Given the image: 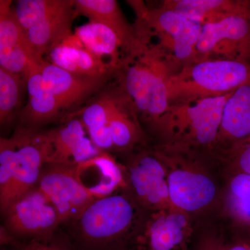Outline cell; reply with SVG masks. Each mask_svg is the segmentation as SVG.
I'll list each match as a JSON object with an SVG mask.
<instances>
[{"mask_svg": "<svg viewBox=\"0 0 250 250\" xmlns=\"http://www.w3.org/2000/svg\"><path fill=\"white\" fill-rule=\"evenodd\" d=\"M232 93L170 104L165 113L154 123L174 146L214 144L220 131L224 106Z\"/></svg>", "mask_w": 250, "mask_h": 250, "instance_id": "7a4b0ae2", "label": "cell"}, {"mask_svg": "<svg viewBox=\"0 0 250 250\" xmlns=\"http://www.w3.org/2000/svg\"><path fill=\"white\" fill-rule=\"evenodd\" d=\"M16 250H75L69 242L55 234L46 238L29 240Z\"/></svg>", "mask_w": 250, "mask_h": 250, "instance_id": "f546056e", "label": "cell"}, {"mask_svg": "<svg viewBox=\"0 0 250 250\" xmlns=\"http://www.w3.org/2000/svg\"><path fill=\"white\" fill-rule=\"evenodd\" d=\"M202 250H223V246L215 243H207L204 246Z\"/></svg>", "mask_w": 250, "mask_h": 250, "instance_id": "836d02e7", "label": "cell"}, {"mask_svg": "<svg viewBox=\"0 0 250 250\" xmlns=\"http://www.w3.org/2000/svg\"><path fill=\"white\" fill-rule=\"evenodd\" d=\"M49 56L51 63L79 76L107 77L115 68L85 49L75 35L67 38Z\"/></svg>", "mask_w": 250, "mask_h": 250, "instance_id": "2e32d148", "label": "cell"}, {"mask_svg": "<svg viewBox=\"0 0 250 250\" xmlns=\"http://www.w3.org/2000/svg\"><path fill=\"white\" fill-rule=\"evenodd\" d=\"M250 137V81L241 85L229 97L223 112L217 139L233 145Z\"/></svg>", "mask_w": 250, "mask_h": 250, "instance_id": "e0dca14e", "label": "cell"}, {"mask_svg": "<svg viewBox=\"0 0 250 250\" xmlns=\"http://www.w3.org/2000/svg\"><path fill=\"white\" fill-rule=\"evenodd\" d=\"M140 225L132 250H188L192 230L185 212L174 207L155 210Z\"/></svg>", "mask_w": 250, "mask_h": 250, "instance_id": "8fae6325", "label": "cell"}, {"mask_svg": "<svg viewBox=\"0 0 250 250\" xmlns=\"http://www.w3.org/2000/svg\"><path fill=\"white\" fill-rule=\"evenodd\" d=\"M73 170L81 185L95 200L126 186L124 171L106 152L73 165Z\"/></svg>", "mask_w": 250, "mask_h": 250, "instance_id": "4fadbf2b", "label": "cell"}, {"mask_svg": "<svg viewBox=\"0 0 250 250\" xmlns=\"http://www.w3.org/2000/svg\"><path fill=\"white\" fill-rule=\"evenodd\" d=\"M113 250H127V249H125V248H117V249H115Z\"/></svg>", "mask_w": 250, "mask_h": 250, "instance_id": "d590c367", "label": "cell"}, {"mask_svg": "<svg viewBox=\"0 0 250 250\" xmlns=\"http://www.w3.org/2000/svg\"><path fill=\"white\" fill-rule=\"evenodd\" d=\"M248 250H250V243L248 242Z\"/></svg>", "mask_w": 250, "mask_h": 250, "instance_id": "8d00e7d4", "label": "cell"}, {"mask_svg": "<svg viewBox=\"0 0 250 250\" xmlns=\"http://www.w3.org/2000/svg\"><path fill=\"white\" fill-rule=\"evenodd\" d=\"M248 142H250V138H248V139H247L246 140H244V141H241V142H240V143H248ZM237 144V143H236Z\"/></svg>", "mask_w": 250, "mask_h": 250, "instance_id": "e575fe53", "label": "cell"}, {"mask_svg": "<svg viewBox=\"0 0 250 250\" xmlns=\"http://www.w3.org/2000/svg\"><path fill=\"white\" fill-rule=\"evenodd\" d=\"M139 4L136 3L134 8L140 21L137 31L140 39L145 41L154 36L157 42L149 45L169 62L175 72L193 62L202 24L162 5L148 9Z\"/></svg>", "mask_w": 250, "mask_h": 250, "instance_id": "277c9868", "label": "cell"}, {"mask_svg": "<svg viewBox=\"0 0 250 250\" xmlns=\"http://www.w3.org/2000/svg\"><path fill=\"white\" fill-rule=\"evenodd\" d=\"M12 1H0V50L13 48L27 41L26 31L18 21Z\"/></svg>", "mask_w": 250, "mask_h": 250, "instance_id": "83f0119b", "label": "cell"}, {"mask_svg": "<svg viewBox=\"0 0 250 250\" xmlns=\"http://www.w3.org/2000/svg\"><path fill=\"white\" fill-rule=\"evenodd\" d=\"M71 0H20L15 13L25 31L56 13L65 9Z\"/></svg>", "mask_w": 250, "mask_h": 250, "instance_id": "cb8c5ba5", "label": "cell"}, {"mask_svg": "<svg viewBox=\"0 0 250 250\" xmlns=\"http://www.w3.org/2000/svg\"><path fill=\"white\" fill-rule=\"evenodd\" d=\"M74 4L75 14L85 16L90 22L107 26L114 31L130 54L139 49L141 42L137 31L127 22L116 0H75Z\"/></svg>", "mask_w": 250, "mask_h": 250, "instance_id": "9a60e30c", "label": "cell"}, {"mask_svg": "<svg viewBox=\"0 0 250 250\" xmlns=\"http://www.w3.org/2000/svg\"><path fill=\"white\" fill-rule=\"evenodd\" d=\"M14 136L16 159L9 207L37 187L52 153L47 132H37L25 128L18 130Z\"/></svg>", "mask_w": 250, "mask_h": 250, "instance_id": "ba28073f", "label": "cell"}, {"mask_svg": "<svg viewBox=\"0 0 250 250\" xmlns=\"http://www.w3.org/2000/svg\"><path fill=\"white\" fill-rule=\"evenodd\" d=\"M52 153L48 164L73 165L72 155L77 143L85 136V126L81 120L73 119L58 129L47 131Z\"/></svg>", "mask_w": 250, "mask_h": 250, "instance_id": "44dd1931", "label": "cell"}, {"mask_svg": "<svg viewBox=\"0 0 250 250\" xmlns=\"http://www.w3.org/2000/svg\"><path fill=\"white\" fill-rule=\"evenodd\" d=\"M37 187L53 204L62 224H71L95 200L77 180L73 165L47 164Z\"/></svg>", "mask_w": 250, "mask_h": 250, "instance_id": "30bf717a", "label": "cell"}, {"mask_svg": "<svg viewBox=\"0 0 250 250\" xmlns=\"http://www.w3.org/2000/svg\"><path fill=\"white\" fill-rule=\"evenodd\" d=\"M2 214L6 231L29 241L55 234L62 224L53 204L37 187L11 204Z\"/></svg>", "mask_w": 250, "mask_h": 250, "instance_id": "52a82bcc", "label": "cell"}, {"mask_svg": "<svg viewBox=\"0 0 250 250\" xmlns=\"http://www.w3.org/2000/svg\"><path fill=\"white\" fill-rule=\"evenodd\" d=\"M124 78L125 89L138 111L154 123L168 108L167 82L174 69L152 46L130 54Z\"/></svg>", "mask_w": 250, "mask_h": 250, "instance_id": "5b68a950", "label": "cell"}, {"mask_svg": "<svg viewBox=\"0 0 250 250\" xmlns=\"http://www.w3.org/2000/svg\"><path fill=\"white\" fill-rule=\"evenodd\" d=\"M117 100L110 97H104L82 112V121L87 130L108 124L112 110Z\"/></svg>", "mask_w": 250, "mask_h": 250, "instance_id": "f1b7e54d", "label": "cell"}, {"mask_svg": "<svg viewBox=\"0 0 250 250\" xmlns=\"http://www.w3.org/2000/svg\"><path fill=\"white\" fill-rule=\"evenodd\" d=\"M249 1L233 0H167L162 6L202 25L218 22L248 8Z\"/></svg>", "mask_w": 250, "mask_h": 250, "instance_id": "d6986e66", "label": "cell"}, {"mask_svg": "<svg viewBox=\"0 0 250 250\" xmlns=\"http://www.w3.org/2000/svg\"><path fill=\"white\" fill-rule=\"evenodd\" d=\"M74 1L65 9L56 13L26 31L28 40L42 57L72 36L71 27L75 16Z\"/></svg>", "mask_w": 250, "mask_h": 250, "instance_id": "ac0fdd59", "label": "cell"}, {"mask_svg": "<svg viewBox=\"0 0 250 250\" xmlns=\"http://www.w3.org/2000/svg\"><path fill=\"white\" fill-rule=\"evenodd\" d=\"M227 202L233 218L250 228V174L236 172L229 184Z\"/></svg>", "mask_w": 250, "mask_h": 250, "instance_id": "603a6c76", "label": "cell"}, {"mask_svg": "<svg viewBox=\"0 0 250 250\" xmlns=\"http://www.w3.org/2000/svg\"><path fill=\"white\" fill-rule=\"evenodd\" d=\"M249 81V62L204 60L190 62L169 79V103L223 96Z\"/></svg>", "mask_w": 250, "mask_h": 250, "instance_id": "3957f363", "label": "cell"}, {"mask_svg": "<svg viewBox=\"0 0 250 250\" xmlns=\"http://www.w3.org/2000/svg\"><path fill=\"white\" fill-rule=\"evenodd\" d=\"M250 59V13L248 9L229 15L218 22L202 25L193 62Z\"/></svg>", "mask_w": 250, "mask_h": 250, "instance_id": "8992f818", "label": "cell"}, {"mask_svg": "<svg viewBox=\"0 0 250 250\" xmlns=\"http://www.w3.org/2000/svg\"><path fill=\"white\" fill-rule=\"evenodd\" d=\"M122 189L92 202L70 224L75 240L85 249L113 250L136 232L139 210L134 197Z\"/></svg>", "mask_w": 250, "mask_h": 250, "instance_id": "6da1fadb", "label": "cell"}, {"mask_svg": "<svg viewBox=\"0 0 250 250\" xmlns=\"http://www.w3.org/2000/svg\"><path fill=\"white\" fill-rule=\"evenodd\" d=\"M24 79L0 67V123L9 125L14 120L21 99Z\"/></svg>", "mask_w": 250, "mask_h": 250, "instance_id": "d4e9b609", "label": "cell"}, {"mask_svg": "<svg viewBox=\"0 0 250 250\" xmlns=\"http://www.w3.org/2000/svg\"><path fill=\"white\" fill-rule=\"evenodd\" d=\"M27 106L22 112L23 123L28 129L36 128L58 118L62 108L48 87L29 94Z\"/></svg>", "mask_w": 250, "mask_h": 250, "instance_id": "7402d4cb", "label": "cell"}, {"mask_svg": "<svg viewBox=\"0 0 250 250\" xmlns=\"http://www.w3.org/2000/svg\"><path fill=\"white\" fill-rule=\"evenodd\" d=\"M223 250H248V242H238L228 246H223Z\"/></svg>", "mask_w": 250, "mask_h": 250, "instance_id": "d6a6232c", "label": "cell"}, {"mask_svg": "<svg viewBox=\"0 0 250 250\" xmlns=\"http://www.w3.org/2000/svg\"><path fill=\"white\" fill-rule=\"evenodd\" d=\"M41 73L63 110L75 106L98 92L109 77L79 76L47 62L41 67Z\"/></svg>", "mask_w": 250, "mask_h": 250, "instance_id": "5bb4252c", "label": "cell"}, {"mask_svg": "<svg viewBox=\"0 0 250 250\" xmlns=\"http://www.w3.org/2000/svg\"><path fill=\"white\" fill-rule=\"evenodd\" d=\"M92 142L102 152L114 148L108 124L88 129Z\"/></svg>", "mask_w": 250, "mask_h": 250, "instance_id": "1f68e13d", "label": "cell"}, {"mask_svg": "<svg viewBox=\"0 0 250 250\" xmlns=\"http://www.w3.org/2000/svg\"><path fill=\"white\" fill-rule=\"evenodd\" d=\"M126 172L133 196L140 205L152 211L174 207L169 195L167 168L159 154L137 156Z\"/></svg>", "mask_w": 250, "mask_h": 250, "instance_id": "7c38bea8", "label": "cell"}, {"mask_svg": "<svg viewBox=\"0 0 250 250\" xmlns=\"http://www.w3.org/2000/svg\"><path fill=\"white\" fill-rule=\"evenodd\" d=\"M249 11L250 13V1H249Z\"/></svg>", "mask_w": 250, "mask_h": 250, "instance_id": "74e56055", "label": "cell"}, {"mask_svg": "<svg viewBox=\"0 0 250 250\" xmlns=\"http://www.w3.org/2000/svg\"><path fill=\"white\" fill-rule=\"evenodd\" d=\"M108 126L114 148L126 149L131 147L139 139L137 125L118 101L112 110Z\"/></svg>", "mask_w": 250, "mask_h": 250, "instance_id": "484cf974", "label": "cell"}, {"mask_svg": "<svg viewBox=\"0 0 250 250\" xmlns=\"http://www.w3.org/2000/svg\"><path fill=\"white\" fill-rule=\"evenodd\" d=\"M166 166L172 205L185 213L205 208L214 200L217 189L204 171L185 162L159 154Z\"/></svg>", "mask_w": 250, "mask_h": 250, "instance_id": "9c48e42d", "label": "cell"}, {"mask_svg": "<svg viewBox=\"0 0 250 250\" xmlns=\"http://www.w3.org/2000/svg\"><path fill=\"white\" fill-rule=\"evenodd\" d=\"M75 36L87 50L99 58L108 57L110 64L116 67L119 62V48L123 47L116 33L107 26L90 22L80 26L75 30Z\"/></svg>", "mask_w": 250, "mask_h": 250, "instance_id": "ffe728a7", "label": "cell"}, {"mask_svg": "<svg viewBox=\"0 0 250 250\" xmlns=\"http://www.w3.org/2000/svg\"><path fill=\"white\" fill-rule=\"evenodd\" d=\"M16 159L14 136L0 139V208L4 213L9 207L10 193L14 178Z\"/></svg>", "mask_w": 250, "mask_h": 250, "instance_id": "4316f807", "label": "cell"}, {"mask_svg": "<svg viewBox=\"0 0 250 250\" xmlns=\"http://www.w3.org/2000/svg\"><path fill=\"white\" fill-rule=\"evenodd\" d=\"M231 152L237 172L250 174V142L233 145Z\"/></svg>", "mask_w": 250, "mask_h": 250, "instance_id": "4dcf8cb0", "label": "cell"}]
</instances>
